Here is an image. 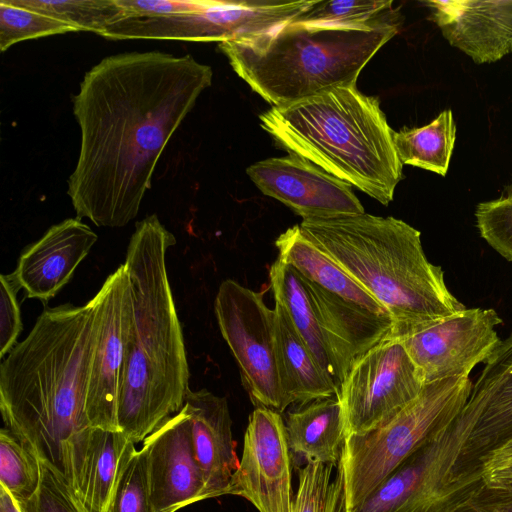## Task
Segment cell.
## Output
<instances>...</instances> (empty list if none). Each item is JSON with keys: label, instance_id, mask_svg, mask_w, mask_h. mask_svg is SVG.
<instances>
[{"label": "cell", "instance_id": "7402d4cb", "mask_svg": "<svg viewBox=\"0 0 512 512\" xmlns=\"http://www.w3.org/2000/svg\"><path fill=\"white\" fill-rule=\"evenodd\" d=\"M273 309L277 368L285 409L291 404L302 406L337 396V384L298 335L282 304L274 300Z\"/></svg>", "mask_w": 512, "mask_h": 512}, {"label": "cell", "instance_id": "f35d334b", "mask_svg": "<svg viewBox=\"0 0 512 512\" xmlns=\"http://www.w3.org/2000/svg\"><path fill=\"white\" fill-rule=\"evenodd\" d=\"M0 512H21L17 501L2 486H0Z\"/></svg>", "mask_w": 512, "mask_h": 512}, {"label": "cell", "instance_id": "d4e9b609", "mask_svg": "<svg viewBox=\"0 0 512 512\" xmlns=\"http://www.w3.org/2000/svg\"><path fill=\"white\" fill-rule=\"evenodd\" d=\"M131 442L121 431L91 427L69 483L88 512H107Z\"/></svg>", "mask_w": 512, "mask_h": 512}, {"label": "cell", "instance_id": "8fae6325", "mask_svg": "<svg viewBox=\"0 0 512 512\" xmlns=\"http://www.w3.org/2000/svg\"><path fill=\"white\" fill-rule=\"evenodd\" d=\"M467 431L457 414L349 512H457L464 501L449 477Z\"/></svg>", "mask_w": 512, "mask_h": 512}, {"label": "cell", "instance_id": "4dcf8cb0", "mask_svg": "<svg viewBox=\"0 0 512 512\" xmlns=\"http://www.w3.org/2000/svg\"><path fill=\"white\" fill-rule=\"evenodd\" d=\"M41 481L40 460L7 428L0 430V486L17 501L31 498Z\"/></svg>", "mask_w": 512, "mask_h": 512}, {"label": "cell", "instance_id": "9a60e30c", "mask_svg": "<svg viewBox=\"0 0 512 512\" xmlns=\"http://www.w3.org/2000/svg\"><path fill=\"white\" fill-rule=\"evenodd\" d=\"M292 459L282 415L256 407L227 495L245 498L259 512H293Z\"/></svg>", "mask_w": 512, "mask_h": 512}, {"label": "cell", "instance_id": "836d02e7", "mask_svg": "<svg viewBox=\"0 0 512 512\" xmlns=\"http://www.w3.org/2000/svg\"><path fill=\"white\" fill-rule=\"evenodd\" d=\"M475 217L480 236L502 257L512 261V181L499 198L479 203Z\"/></svg>", "mask_w": 512, "mask_h": 512}, {"label": "cell", "instance_id": "f1b7e54d", "mask_svg": "<svg viewBox=\"0 0 512 512\" xmlns=\"http://www.w3.org/2000/svg\"><path fill=\"white\" fill-rule=\"evenodd\" d=\"M392 4L393 1L387 0H316L315 4L295 21L350 27L376 26L402 19Z\"/></svg>", "mask_w": 512, "mask_h": 512}, {"label": "cell", "instance_id": "7c38bea8", "mask_svg": "<svg viewBox=\"0 0 512 512\" xmlns=\"http://www.w3.org/2000/svg\"><path fill=\"white\" fill-rule=\"evenodd\" d=\"M285 10L277 0H200L190 12L125 17L101 36L113 40L152 39L226 42L250 37L280 25Z\"/></svg>", "mask_w": 512, "mask_h": 512}, {"label": "cell", "instance_id": "44dd1931", "mask_svg": "<svg viewBox=\"0 0 512 512\" xmlns=\"http://www.w3.org/2000/svg\"><path fill=\"white\" fill-rule=\"evenodd\" d=\"M184 405L191 415L193 447L206 499L227 495L240 462L227 400L207 389L189 390Z\"/></svg>", "mask_w": 512, "mask_h": 512}, {"label": "cell", "instance_id": "4fadbf2b", "mask_svg": "<svg viewBox=\"0 0 512 512\" xmlns=\"http://www.w3.org/2000/svg\"><path fill=\"white\" fill-rule=\"evenodd\" d=\"M91 300L95 310V339L88 372L86 414L91 427L120 431L118 400L131 319L124 264L107 277Z\"/></svg>", "mask_w": 512, "mask_h": 512}, {"label": "cell", "instance_id": "d590c367", "mask_svg": "<svg viewBox=\"0 0 512 512\" xmlns=\"http://www.w3.org/2000/svg\"><path fill=\"white\" fill-rule=\"evenodd\" d=\"M21 289L14 273L0 276V357L17 344L22 332V320L17 293Z\"/></svg>", "mask_w": 512, "mask_h": 512}, {"label": "cell", "instance_id": "ba28073f", "mask_svg": "<svg viewBox=\"0 0 512 512\" xmlns=\"http://www.w3.org/2000/svg\"><path fill=\"white\" fill-rule=\"evenodd\" d=\"M227 279L218 289L214 310L222 337L240 370L242 385L256 407L285 411L275 349V313L264 293Z\"/></svg>", "mask_w": 512, "mask_h": 512}, {"label": "cell", "instance_id": "30bf717a", "mask_svg": "<svg viewBox=\"0 0 512 512\" xmlns=\"http://www.w3.org/2000/svg\"><path fill=\"white\" fill-rule=\"evenodd\" d=\"M424 386L421 372L400 340L386 337L354 362L338 386L346 435L363 434L387 423Z\"/></svg>", "mask_w": 512, "mask_h": 512}, {"label": "cell", "instance_id": "484cf974", "mask_svg": "<svg viewBox=\"0 0 512 512\" xmlns=\"http://www.w3.org/2000/svg\"><path fill=\"white\" fill-rule=\"evenodd\" d=\"M269 278L274 300L282 304L296 332L318 364L334 379V368L301 275L278 257L270 266Z\"/></svg>", "mask_w": 512, "mask_h": 512}, {"label": "cell", "instance_id": "5bb4252c", "mask_svg": "<svg viewBox=\"0 0 512 512\" xmlns=\"http://www.w3.org/2000/svg\"><path fill=\"white\" fill-rule=\"evenodd\" d=\"M494 309L470 308L397 338L421 372L425 384L468 377L500 343Z\"/></svg>", "mask_w": 512, "mask_h": 512}, {"label": "cell", "instance_id": "6da1fadb", "mask_svg": "<svg viewBox=\"0 0 512 512\" xmlns=\"http://www.w3.org/2000/svg\"><path fill=\"white\" fill-rule=\"evenodd\" d=\"M212 78L192 56L159 51L108 56L86 72L73 98L81 141L67 191L77 218L118 228L137 216L165 146Z\"/></svg>", "mask_w": 512, "mask_h": 512}, {"label": "cell", "instance_id": "d6986e66", "mask_svg": "<svg viewBox=\"0 0 512 512\" xmlns=\"http://www.w3.org/2000/svg\"><path fill=\"white\" fill-rule=\"evenodd\" d=\"M96 241V233L79 218L51 226L23 251L13 272L26 297L46 304L69 282Z\"/></svg>", "mask_w": 512, "mask_h": 512}, {"label": "cell", "instance_id": "8d00e7d4", "mask_svg": "<svg viewBox=\"0 0 512 512\" xmlns=\"http://www.w3.org/2000/svg\"><path fill=\"white\" fill-rule=\"evenodd\" d=\"M457 512H512V483L481 484Z\"/></svg>", "mask_w": 512, "mask_h": 512}, {"label": "cell", "instance_id": "e575fe53", "mask_svg": "<svg viewBox=\"0 0 512 512\" xmlns=\"http://www.w3.org/2000/svg\"><path fill=\"white\" fill-rule=\"evenodd\" d=\"M40 463L39 488L31 498L18 503L21 512H88L66 477L51 464Z\"/></svg>", "mask_w": 512, "mask_h": 512}, {"label": "cell", "instance_id": "7a4b0ae2", "mask_svg": "<svg viewBox=\"0 0 512 512\" xmlns=\"http://www.w3.org/2000/svg\"><path fill=\"white\" fill-rule=\"evenodd\" d=\"M94 339L92 300L45 308L0 366L5 428L68 482L91 429L86 390Z\"/></svg>", "mask_w": 512, "mask_h": 512}, {"label": "cell", "instance_id": "277c9868", "mask_svg": "<svg viewBox=\"0 0 512 512\" xmlns=\"http://www.w3.org/2000/svg\"><path fill=\"white\" fill-rule=\"evenodd\" d=\"M304 235L390 314L399 338L466 307L430 263L421 233L403 220L367 213L303 219Z\"/></svg>", "mask_w": 512, "mask_h": 512}, {"label": "cell", "instance_id": "1f68e13d", "mask_svg": "<svg viewBox=\"0 0 512 512\" xmlns=\"http://www.w3.org/2000/svg\"><path fill=\"white\" fill-rule=\"evenodd\" d=\"M79 32L68 23L21 6L14 0L0 1V50L4 52L21 41Z\"/></svg>", "mask_w": 512, "mask_h": 512}, {"label": "cell", "instance_id": "8992f818", "mask_svg": "<svg viewBox=\"0 0 512 512\" xmlns=\"http://www.w3.org/2000/svg\"><path fill=\"white\" fill-rule=\"evenodd\" d=\"M401 19L350 27L283 23L219 48L236 74L272 107H284L320 93L356 86L358 76L399 31Z\"/></svg>", "mask_w": 512, "mask_h": 512}, {"label": "cell", "instance_id": "9c48e42d", "mask_svg": "<svg viewBox=\"0 0 512 512\" xmlns=\"http://www.w3.org/2000/svg\"><path fill=\"white\" fill-rule=\"evenodd\" d=\"M484 364L459 412L468 432L449 483L463 500L481 486L483 462L492 453L512 447V334L500 341Z\"/></svg>", "mask_w": 512, "mask_h": 512}, {"label": "cell", "instance_id": "5b68a950", "mask_svg": "<svg viewBox=\"0 0 512 512\" xmlns=\"http://www.w3.org/2000/svg\"><path fill=\"white\" fill-rule=\"evenodd\" d=\"M261 127L289 154L302 157L388 205L402 179L394 131L376 97L356 86L271 107Z\"/></svg>", "mask_w": 512, "mask_h": 512}, {"label": "cell", "instance_id": "cb8c5ba5", "mask_svg": "<svg viewBox=\"0 0 512 512\" xmlns=\"http://www.w3.org/2000/svg\"><path fill=\"white\" fill-rule=\"evenodd\" d=\"M275 245L278 257L306 279L365 310L391 318L386 308L310 241L299 225L280 234Z\"/></svg>", "mask_w": 512, "mask_h": 512}, {"label": "cell", "instance_id": "52a82bcc", "mask_svg": "<svg viewBox=\"0 0 512 512\" xmlns=\"http://www.w3.org/2000/svg\"><path fill=\"white\" fill-rule=\"evenodd\" d=\"M468 377L425 384L421 394L387 423L345 439L340 466L345 512L359 506L410 454L450 423L469 398Z\"/></svg>", "mask_w": 512, "mask_h": 512}, {"label": "cell", "instance_id": "603a6c76", "mask_svg": "<svg viewBox=\"0 0 512 512\" xmlns=\"http://www.w3.org/2000/svg\"><path fill=\"white\" fill-rule=\"evenodd\" d=\"M285 429L293 457L338 465L347 435L337 396L314 400L290 411Z\"/></svg>", "mask_w": 512, "mask_h": 512}, {"label": "cell", "instance_id": "4316f807", "mask_svg": "<svg viewBox=\"0 0 512 512\" xmlns=\"http://www.w3.org/2000/svg\"><path fill=\"white\" fill-rule=\"evenodd\" d=\"M393 139L403 165L416 166L445 176L456 139L452 111H442L425 126L394 132Z\"/></svg>", "mask_w": 512, "mask_h": 512}, {"label": "cell", "instance_id": "74e56055", "mask_svg": "<svg viewBox=\"0 0 512 512\" xmlns=\"http://www.w3.org/2000/svg\"><path fill=\"white\" fill-rule=\"evenodd\" d=\"M480 477L482 484H511L512 447H505L492 453L483 462Z\"/></svg>", "mask_w": 512, "mask_h": 512}, {"label": "cell", "instance_id": "3957f363", "mask_svg": "<svg viewBox=\"0 0 512 512\" xmlns=\"http://www.w3.org/2000/svg\"><path fill=\"white\" fill-rule=\"evenodd\" d=\"M176 243L157 215L136 224L123 263L131 319L118 400V426L143 442L185 404L189 369L181 325L169 284L166 253Z\"/></svg>", "mask_w": 512, "mask_h": 512}, {"label": "cell", "instance_id": "2e32d148", "mask_svg": "<svg viewBox=\"0 0 512 512\" xmlns=\"http://www.w3.org/2000/svg\"><path fill=\"white\" fill-rule=\"evenodd\" d=\"M246 173L263 194L302 219L365 213L350 184L295 154L255 162Z\"/></svg>", "mask_w": 512, "mask_h": 512}, {"label": "cell", "instance_id": "ac0fdd59", "mask_svg": "<svg viewBox=\"0 0 512 512\" xmlns=\"http://www.w3.org/2000/svg\"><path fill=\"white\" fill-rule=\"evenodd\" d=\"M425 5L449 44L476 64L512 52V0H431Z\"/></svg>", "mask_w": 512, "mask_h": 512}, {"label": "cell", "instance_id": "ffe728a7", "mask_svg": "<svg viewBox=\"0 0 512 512\" xmlns=\"http://www.w3.org/2000/svg\"><path fill=\"white\" fill-rule=\"evenodd\" d=\"M301 277L334 368V380L339 386L357 359L390 336L393 320L352 304Z\"/></svg>", "mask_w": 512, "mask_h": 512}, {"label": "cell", "instance_id": "f546056e", "mask_svg": "<svg viewBox=\"0 0 512 512\" xmlns=\"http://www.w3.org/2000/svg\"><path fill=\"white\" fill-rule=\"evenodd\" d=\"M15 3L59 19L78 31L101 35L109 26L124 19L117 0L43 1L14 0Z\"/></svg>", "mask_w": 512, "mask_h": 512}, {"label": "cell", "instance_id": "d6a6232c", "mask_svg": "<svg viewBox=\"0 0 512 512\" xmlns=\"http://www.w3.org/2000/svg\"><path fill=\"white\" fill-rule=\"evenodd\" d=\"M107 512H155L148 486L146 456L131 442L120 464Z\"/></svg>", "mask_w": 512, "mask_h": 512}, {"label": "cell", "instance_id": "83f0119b", "mask_svg": "<svg viewBox=\"0 0 512 512\" xmlns=\"http://www.w3.org/2000/svg\"><path fill=\"white\" fill-rule=\"evenodd\" d=\"M332 464L308 461L298 471V487L293 512H345L342 470L332 480Z\"/></svg>", "mask_w": 512, "mask_h": 512}, {"label": "cell", "instance_id": "e0dca14e", "mask_svg": "<svg viewBox=\"0 0 512 512\" xmlns=\"http://www.w3.org/2000/svg\"><path fill=\"white\" fill-rule=\"evenodd\" d=\"M142 449L155 512H176L206 499L193 447L191 415L185 405L145 438Z\"/></svg>", "mask_w": 512, "mask_h": 512}]
</instances>
